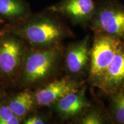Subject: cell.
Returning a JSON list of instances; mask_svg holds the SVG:
<instances>
[{"label":"cell","mask_w":124,"mask_h":124,"mask_svg":"<svg viewBox=\"0 0 124 124\" xmlns=\"http://www.w3.org/2000/svg\"><path fill=\"white\" fill-rule=\"evenodd\" d=\"M121 41L107 34L94 32L93 46L90 48V64L88 74L89 81L91 85L100 87Z\"/></svg>","instance_id":"6da1fadb"},{"label":"cell","mask_w":124,"mask_h":124,"mask_svg":"<svg viewBox=\"0 0 124 124\" xmlns=\"http://www.w3.org/2000/svg\"><path fill=\"white\" fill-rule=\"evenodd\" d=\"M83 85V82L70 78L54 80L36 93L35 101L40 106L53 105L66 94L79 89Z\"/></svg>","instance_id":"52a82bcc"},{"label":"cell","mask_w":124,"mask_h":124,"mask_svg":"<svg viewBox=\"0 0 124 124\" xmlns=\"http://www.w3.org/2000/svg\"><path fill=\"white\" fill-rule=\"evenodd\" d=\"M80 116V123L82 124H103L110 121L108 114L99 107L90 106Z\"/></svg>","instance_id":"4fadbf2b"},{"label":"cell","mask_w":124,"mask_h":124,"mask_svg":"<svg viewBox=\"0 0 124 124\" xmlns=\"http://www.w3.org/2000/svg\"><path fill=\"white\" fill-rule=\"evenodd\" d=\"M110 108L108 116L114 124H124V87L110 94Z\"/></svg>","instance_id":"8fae6325"},{"label":"cell","mask_w":124,"mask_h":124,"mask_svg":"<svg viewBox=\"0 0 124 124\" xmlns=\"http://www.w3.org/2000/svg\"><path fill=\"white\" fill-rule=\"evenodd\" d=\"M59 55V51L55 48L31 54L25 63L24 77L26 82L33 83L48 77L55 68Z\"/></svg>","instance_id":"277c9868"},{"label":"cell","mask_w":124,"mask_h":124,"mask_svg":"<svg viewBox=\"0 0 124 124\" xmlns=\"http://www.w3.org/2000/svg\"><path fill=\"white\" fill-rule=\"evenodd\" d=\"M90 48L89 35L74 43L68 48L66 65L70 73L77 77L88 75L90 64Z\"/></svg>","instance_id":"8992f818"},{"label":"cell","mask_w":124,"mask_h":124,"mask_svg":"<svg viewBox=\"0 0 124 124\" xmlns=\"http://www.w3.org/2000/svg\"><path fill=\"white\" fill-rule=\"evenodd\" d=\"M44 123V120L38 116H32L29 117L24 122L25 124H43Z\"/></svg>","instance_id":"2e32d148"},{"label":"cell","mask_w":124,"mask_h":124,"mask_svg":"<svg viewBox=\"0 0 124 124\" xmlns=\"http://www.w3.org/2000/svg\"><path fill=\"white\" fill-rule=\"evenodd\" d=\"M22 46L14 38H7L0 43V71L5 74H13L19 66Z\"/></svg>","instance_id":"30bf717a"},{"label":"cell","mask_w":124,"mask_h":124,"mask_svg":"<svg viewBox=\"0 0 124 124\" xmlns=\"http://www.w3.org/2000/svg\"><path fill=\"white\" fill-rule=\"evenodd\" d=\"M86 87L66 94L53 105L56 111L63 118H71L81 116L91 106L85 93Z\"/></svg>","instance_id":"9c48e42d"},{"label":"cell","mask_w":124,"mask_h":124,"mask_svg":"<svg viewBox=\"0 0 124 124\" xmlns=\"http://www.w3.org/2000/svg\"><path fill=\"white\" fill-rule=\"evenodd\" d=\"M89 26L94 32L124 41V5L118 0H100Z\"/></svg>","instance_id":"7a4b0ae2"},{"label":"cell","mask_w":124,"mask_h":124,"mask_svg":"<svg viewBox=\"0 0 124 124\" xmlns=\"http://www.w3.org/2000/svg\"><path fill=\"white\" fill-rule=\"evenodd\" d=\"M123 87H124V41H121L114 59L107 70L98 89L109 95Z\"/></svg>","instance_id":"ba28073f"},{"label":"cell","mask_w":124,"mask_h":124,"mask_svg":"<svg viewBox=\"0 0 124 124\" xmlns=\"http://www.w3.org/2000/svg\"><path fill=\"white\" fill-rule=\"evenodd\" d=\"M35 98L30 93L24 91L18 93L9 102L8 106L15 115L21 117L32 109Z\"/></svg>","instance_id":"7c38bea8"},{"label":"cell","mask_w":124,"mask_h":124,"mask_svg":"<svg viewBox=\"0 0 124 124\" xmlns=\"http://www.w3.org/2000/svg\"><path fill=\"white\" fill-rule=\"evenodd\" d=\"M20 121V117L15 115L9 106H0V124H18Z\"/></svg>","instance_id":"9a60e30c"},{"label":"cell","mask_w":124,"mask_h":124,"mask_svg":"<svg viewBox=\"0 0 124 124\" xmlns=\"http://www.w3.org/2000/svg\"><path fill=\"white\" fill-rule=\"evenodd\" d=\"M24 11V6L18 0H0V15L15 17L21 15Z\"/></svg>","instance_id":"5bb4252c"},{"label":"cell","mask_w":124,"mask_h":124,"mask_svg":"<svg viewBox=\"0 0 124 124\" xmlns=\"http://www.w3.org/2000/svg\"><path fill=\"white\" fill-rule=\"evenodd\" d=\"M66 35L64 28L58 20L44 17L27 25L23 35L32 44L49 46L55 44Z\"/></svg>","instance_id":"3957f363"},{"label":"cell","mask_w":124,"mask_h":124,"mask_svg":"<svg viewBox=\"0 0 124 124\" xmlns=\"http://www.w3.org/2000/svg\"><path fill=\"white\" fill-rule=\"evenodd\" d=\"M50 9L65 16L75 24L89 26L95 9L93 0H62Z\"/></svg>","instance_id":"5b68a950"}]
</instances>
